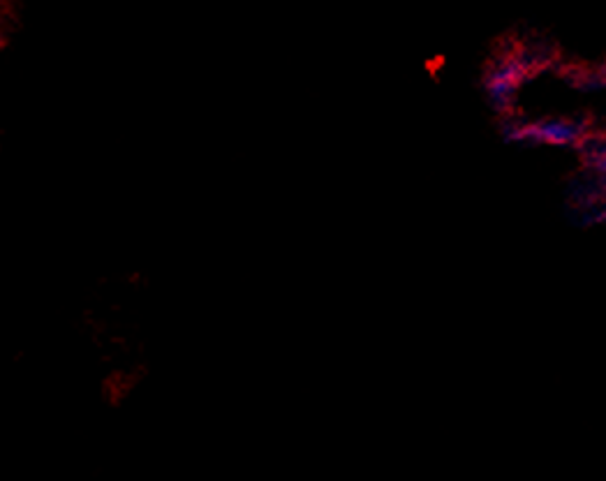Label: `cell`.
<instances>
[{
	"label": "cell",
	"instance_id": "cell-1",
	"mask_svg": "<svg viewBox=\"0 0 606 481\" xmlns=\"http://www.w3.org/2000/svg\"><path fill=\"white\" fill-rule=\"evenodd\" d=\"M500 135L509 144L579 148L583 139L590 135V123L588 118L579 116H549L537 118V121H514V118H507L502 123Z\"/></svg>",
	"mask_w": 606,
	"mask_h": 481
},
{
	"label": "cell",
	"instance_id": "cell-2",
	"mask_svg": "<svg viewBox=\"0 0 606 481\" xmlns=\"http://www.w3.org/2000/svg\"><path fill=\"white\" fill-rule=\"evenodd\" d=\"M530 58L521 54L500 56L484 74V95L498 114H509L530 77Z\"/></svg>",
	"mask_w": 606,
	"mask_h": 481
},
{
	"label": "cell",
	"instance_id": "cell-3",
	"mask_svg": "<svg viewBox=\"0 0 606 481\" xmlns=\"http://www.w3.org/2000/svg\"><path fill=\"white\" fill-rule=\"evenodd\" d=\"M579 151L583 153V160H586V165L593 169V174L606 181V137L588 135L581 142Z\"/></svg>",
	"mask_w": 606,
	"mask_h": 481
},
{
	"label": "cell",
	"instance_id": "cell-4",
	"mask_svg": "<svg viewBox=\"0 0 606 481\" xmlns=\"http://www.w3.org/2000/svg\"><path fill=\"white\" fill-rule=\"evenodd\" d=\"M588 216L586 222H593V225H604L606 222V197L604 199H595L593 204L588 206Z\"/></svg>",
	"mask_w": 606,
	"mask_h": 481
},
{
	"label": "cell",
	"instance_id": "cell-5",
	"mask_svg": "<svg viewBox=\"0 0 606 481\" xmlns=\"http://www.w3.org/2000/svg\"><path fill=\"white\" fill-rule=\"evenodd\" d=\"M600 74H602V81H604V86H606V65H604V68H602V72H600Z\"/></svg>",
	"mask_w": 606,
	"mask_h": 481
}]
</instances>
